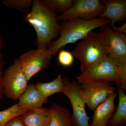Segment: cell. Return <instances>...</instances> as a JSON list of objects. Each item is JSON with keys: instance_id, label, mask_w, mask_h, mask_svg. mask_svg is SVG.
Wrapping results in <instances>:
<instances>
[{"instance_id": "obj_1", "label": "cell", "mask_w": 126, "mask_h": 126, "mask_svg": "<svg viewBox=\"0 0 126 126\" xmlns=\"http://www.w3.org/2000/svg\"><path fill=\"white\" fill-rule=\"evenodd\" d=\"M30 12L25 14L23 20L33 27L37 36V48L48 49L52 41L58 38L61 28L58 14L41 0H33Z\"/></svg>"}, {"instance_id": "obj_2", "label": "cell", "mask_w": 126, "mask_h": 126, "mask_svg": "<svg viewBox=\"0 0 126 126\" xmlns=\"http://www.w3.org/2000/svg\"><path fill=\"white\" fill-rule=\"evenodd\" d=\"M110 24L109 19L102 17L92 20L77 18L64 20L60 24V37L51 43L48 49L52 57H54L58 51L64 46L82 40L89 32L94 29L109 25Z\"/></svg>"}, {"instance_id": "obj_3", "label": "cell", "mask_w": 126, "mask_h": 126, "mask_svg": "<svg viewBox=\"0 0 126 126\" xmlns=\"http://www.w3.org/2000/svg\"><path fill=\"white\" fill-rule=\"evenodd\" d=\"M79 83L113 82L126 88V66L119 67L108 56L90 66L77 77Z\"/></svg>"}, {"instance_id": "obj_4", "label": "cell", "mask_w": 126, "mask_h": 126, "mask_svg": "<svg viewBox=\"0 0 126 126\" xmlns=\"http://www.w3.org/2000/svg\"><path fill=\"white\" fill-rule=\"evenodd\" d=\"M71 53L80 61V70L83 73L94 63L108 56L104 44L103 33L101 31L89 32Z\"/></svg>"}, {"instance_id": "obj_5", "label": "cell", "mask_w": 126, "mask_h": 126, "mask_svg": "<svg viewBox=\"0 0 126 126\" xmlns=\"http://www.w3.org/2000/svg\"><path fill=\"white\" fill-rule=\"evenodd\" d=\"M63 93L67 96L73 109V114L70 121L73 126H90L89 121L91 117L88 116L85 106L80 94L81 84L74 80L70 82L67 78H64Z\"/></svg>"}, {"instance_id": "obj_6", "label": "cell", "mask_w": 126, "mask_h": 126, "mask_svg": "<svg viewBox=\"0 0 126 126\" xmlns=\"http://www.w3.org/2000/svg\"><path fill=\"white\" fill-rule=\"evenodd\" d=\"M2 81L4 93L8 98L17 100L24 92L28 81L18 59L5 70L2 74Z\"/></svg>"}, {"instance_id": "obj_7", "label": "cell", "mask_w": 126, "mask_h": 126, "mask_svg": "<svg viewBox=\"0 0 126 126\" xmlns=\"http://www.w3.org/2000/svg\"><path fill=\"white\" fill-rule=\"evenodd\" d=\"M52 57L48 49L38 48L21 55L18 59L27 81L36 74L48 67Z\"/></svg>"}, {"instance_id": "obj_8", "label": "cell", "mask_w": 126, "mask_h": 126, "mask_svg": "<svg viewBox=\"0 0 126 126\" xmlns=\"http://www.w3.org/2000/svg\"><path fill=\"white\" fill-rule=\"evenodd\" d=\"M108 56L119 67L126 66V35L114 31L109 25L101 27Z\"/></svg>"}, {"instance_id": "obj_9", "label": "cell", "mask_w": 126, "mask_h": 126, "mask_svg": "<svg viewBox=\"0 0 126 126\" xmlns=\"http://www.w3.org/2000/svg\"><path fill=\"white\" fill-rule=\"evenodd\" d=\"M105 9L99 0H75L70 9L58 16V19L67 20L79 18L92 20L101 17Z\"/></svg>"}, {"instance_id": "obj_10", "label": "cell", "mask_w": 126, "mask_h": 126, "mask_svg": "<svg viewBox=\"0 0 126 126\" xmlns=\"http://www.w3.org/2000/svg\"><path fill=\"white\" fill-rule=\"evenodd\" d=\"M116 90L110 82L94 81L81 84L80 94L89 110L94 111Z\"/></svg>"}, {"instance_id": "obj_11", "label": "cell", "mask_w": 126, "mask_h": 126, "mask_svg": "<svg viewBox=\"0 0 126 126\" xmlns=\"http://www.w3.org/2000/svg\"><path fill=\"white\" fill-rule=\"evenodd\" d=\"M105 9L101 16L102 18H107L110 21L111 29L116 23L125 21L126 19V0H102L100 1Z\"/></svg>"}, {"instance_id": "obj_12", "label": "cell", "mask_w": 126, "mask_h": 126, "mask_svg": "<svg viewBox=\"0 0 126 126\" xmlns=\"http://www.w3.org/2000/svg\"><path fill=\"white\" fill-rule=\"evenodd\" d=\"M117 95L115 92L110 94L103 102L95 108L90 126H107L115 111V101Z\"/></svg>"}, {"instance_id": "obj_13", "label": "cell", "mask_w": 126, "mask_h": 126, "mask_svg": "<svg viewBox=\"0 0 126 126\" xmlns=\"http://www.w3.org/2000/svg\"><path fill=\"white\" fill-rule=\"evenodd\" d=\"M18 99L19 101L16 104L19 108L29 110L41 108L48 101V99L41 96L34 84L27 86Z\"/></svg>"}, {"instance_id": "obj_14", "label": "cell", "mask_w": 126, "mask_h": 126, "mask_svg": "<svg viewBox=\"0 0 126 126\" xmlns=\"http://www.w3.org/2000/svg\"><path fill=\"white\" fill-rule=\"evenodd\" d=\"M20 117L25 126H49L51 116L49 109L42 107L30 110Z\"/></svg>"}, {"instance_id": "obj_15", "label": "cell", "mask_w": 126, "mask_h": 126, "mask_svg": "<svg viewBox=\"0 0 126 126\" xmlns=\"http://www.w3.org/2000/svg\"><path fill=\"white\" fill-rule=\"evenodd\" d=\"M116 90L119 96V102L107 126H126V88L117 86Z\"/></svg>"}, {"instance_id": "obj_16", "label": "cell", "mask_w": 126, "mask_h": 126, "mask_svg": "<svg viewBox=\"0 0 126 126\" xmlns=\"http://www.w3.org/2000/svg\"><path fill=\"white\" fill-rule=\"evenodd\" d=\"M48 109L51 116L49 126H73L71 114L67 108L54 103Z\"/></svg>"}, {"instance_id": "obj_17", "label": "cell", "mask_w": 126, "mask_h": 126, "mask_svg": "<svg viewBox=\"0 0 126 126\" xmlns=\"http://www.w3.org/2000/svg\"><path fill=\"white\" fill-rule=\"evenodd\" d=\"M36 89L45 99L57 93H63L64 89L63 79L59 74L55 79L49 82L44 83L38 81L35 84Z\"/></svg>"}, {"instance_id": "obj_18", "label": "cell", "mask_w": 126, "mask_h": 126, "mask_svg": "<svg viewBox=\"0 0 126 126\" xmlns=\"http://www.w3.org/2000/svg\"><path fill=\"white\" fill-rule=\"evenodd\" d=\"M29 110L19 108L15 104L7 109L0 111V126H6L12 119L20 116Z\"/></svg>"}, {"instance_id": "obj_19", "label": "cell", "mask_w": 126, "mask_h": 126, "mask_svg": "<svg viewBox=\"0 0 126 126\" xmlns=\"http://www.w3.org/2000/svg\"><path fill=\"white\" fill-rule=\"evenodd\" d=\"M43 1L52 10L58 14L68 10L73 4L72 0H43Z\"/></svg>"}, {"instance_id": "obj_20", "label": "cell", "mask_w": 126, "mask_h": 126, "mask_svg": "<svg viewBox=\"0 0 126 126\" xmlns=\"http://www.w3.org/2000/svg\"><path fill=\"white\" fill-rule=\"evenodd\" d=\"M32 0H2V2L6 7L27 13L32 5Z\"/></svg>"}, {"instance_id": "obj_21", "label": "cell", "mask_w": 126, "mask_h": 126, "mask_svg": "<svg viewBox=\"0 0 126 126\" xmlns=\"http://www.w3.org/2000/svg\"><path fill=\"white\" fill-rule=\"evenodd\" d=\"M58 60L61 65L68 67L72 65L74 58L71 52L63 49L59 50Z\"/></svg>"}, {"instance_id": "obj_22", "label": "cell", "mask_w": 126, "mask_h": 126, "mask_svg": "<svg viewBox=\"0 0 126 126\" xmlns=\"http://www.w3.org/2000/svg\"><path fill=\"white\" fill-rule=\"evenodd\" d=\"M6 126H25L21 120L20 116L16 117L12 119Z\"/></svg>"}, {"instance_id": "obj_23", "label": "cell", "mask_w": 126, "mask_h": 126, "mask_svg": "<svg viewBox=\"0 0 126 126\" xmlns=\"http://www.w3.org/2000/svg\"><path fill=\"white\" fill-rule=\"evenodd\" d=\"M2 46H3V41H2L1 33L0 31V73H3V68L5 65V63L3 60V55L1 53Z\"/></svg>"}, {"instance_id": "obj_24", "label": "cell", "mask_w": 126, "mask_h": 126, "mask_svg": "<svg viewBox=\"0 0 126 126\" xmlns=\"http://www.w3.org/2000/svg\"><path fill=\"white\" fill-rule=\"evenodd\" d=\"M112 29L114 31L120 33L124 34H126V23H125L123 25L119 26L116 27L114 26L113 27Z\"/></svg>"}, {"instance_id": "obj_25", "label": "cell", "mask_w": 126, "mask_h": 126, "mask_svg": "<svg viewBox=\"0 0 126 126\" xmlns=\"http://www.w3.org/2000/svg\"><path fill=\"white\" fill-rule=\"evenodd\" d=\"M2 74L3 73H0V100L2 98L4 94V87L2 81Z\"/></svg>"}]
</instances>
